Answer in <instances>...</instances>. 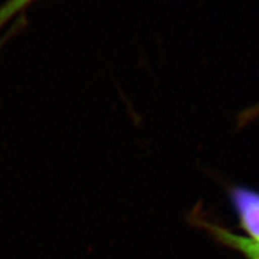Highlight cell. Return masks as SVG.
<instances>
[{
  "mask_svg": "<svg viewBox=\"0 0 259 259\" xmlns=\"http://www.w3.org/2000/svg\"><path fill=\"white\" fill-rule=\"evenodd\" d=\"M190 222L204 229L220 244L239 252L245 259H259V247L244 234H238L203 210L197 208L190 214Z\"/></svg>",
  "mask_w": 259,
  "mask_h": 259,
  "instance_id": "obj_1",
  "label": "cell"
},
{
  "mask_svg": "<svg viewBox=\"0 0 259 259\" xmlns=\"http://www.w3.org/2000/svg\"><path fill=\"white\" fill-rule=\"evenodd\" d=\"M7 37H8V36H5V37H4L3 39H0V47H2V46H3V44H4L5 41H6V39H7Z\"/></svg>",
  "mask_w": 259,
  "mask_h": 259,
  "instance_id": "obj_3",
  "label": "cell"
},
{
  "mask_svg": "<svg viewBox=\"0 0 259 259\" xmlns=\"http://www.w3.org/2000/svg\"><path fill=\"white\" fill-rule=\"evenodd\" d=\"M36 0H6L0 6V28Z\"/></svg>",
  "mask_w": 259,
  "mask_h": 259,
  "instance_id": "obj_2",
  "label": "cell"
}]
</instances>
